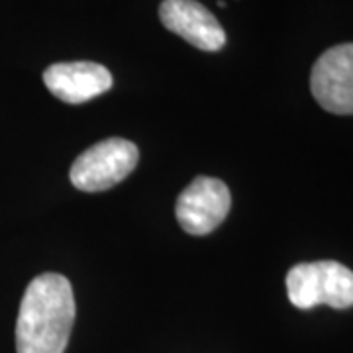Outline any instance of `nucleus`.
Listing matches in <instances>:
<instances>
[{
    "label": "nucleus",
    "instance_id": "obj_6",
    "mask_svg": "<svg viewBox=\"0 0 353 353\" xmlns=\"http://www.w3.org/2000/svg\"><path fill=\"white\" fill-rule=\"evenodd\" d=\"M161 24L192 48L202 51H220L226 46V32L214 14L196 0H163L159 6Z\"/></svg>",
    "mask_w": 353,
    "mask_h": 353
},
{
    "label": "nucleus",
    "instance_id": "obj_5",
    "mask_svg": "<svg viewBox=\"0 0 353 353\" xmlns=\"http://www.w3.org/2000/svg\"><path fill=\"white\" fill-rule=\"evenodd\" d=\"M310 90L324 110L353 116V43L334 46L318 57L310 73Z\"/></svg>",
    "mask_w": 353,
    "mask_h": 353
},
{
    "label": "nucleus",
    "instance_id": "obj_1",
    "mask_svg": "<svg viewBox=\"0 0 353 353\" xmlns=\"http://www.w3.org/2000/svg\"><path fill=\"white\" fill-rule=\"evenodd\" d=\"M75 322L71 283L59 273L36 277L24 292L16 322L18 353H63Z\"/></svg>",
    "mask_w": 353,
    "mask_h": 353
},
{
    "label": "nucleus",
    "instance_id": "obj_2",
    "mask_svg": "<svg viewBox=\"0 0 353 353\" xmlns=\"http://www.w3.org/2000/svg\"><path fill=\"white\" fill-rule=\"evenodd\" d=\"M289 301L296 308H332L353 306V271L338 261H312L294 265L287 275Z\"/></svg>",
    "mask_w": 353,
    "mask_h": 353
},
{
    "label": "nucleus",
    "instance_id": "obj_4",
    "mask_svg": "<svg viewBox=\"0 0 353 353\" xmlns=\"http://www.w3.org/2000/svg\"><path fill=\"white\" fill-rule=\"evenodd\" d=\"M232 196L224 181L196 176L176 199V222L190 236H206L226 220Z\"/></svg>",
    "mask_w": 353,
    "mask_h": 353
},
{
    "label": "nucleus",
    "instance_id": "obj_7",
    "mask_svg": "<svg viewBox=\"0 0 353 353\" xmlns=\"http://www.w3.org/2000/svg\"><path fill=\"white\" fill-rule=\"evenodd\" d=\"M43 83L53 97L67 104L87 102L112 87V75L106 67L90 61L55 63L46 69Z\"/></svg>",
    "mask_w": 353,
    "mask_h": 353
},
{
    "label": "nucleus",
    "instance_id": "obj_3",
    "mask_svg": "<svg viewBox=\"0 0 353 353\" xmlns=\"http://www.w3.org/2000/svg\"><path fill=\"white\" fill-rule=\"evenodd\" d=\"M138 148L122 138L102 139L88 148L71 167V183L83 192H102L124 181L138 165Z\"/></svg>",
    "mask_w": 353,
    "mask_h": 353
}]
</instances>
